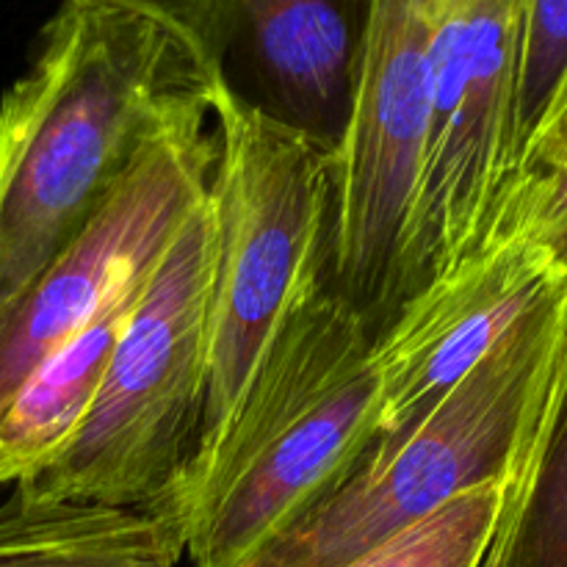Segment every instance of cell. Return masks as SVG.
Masks as SVG:
<instances>
[{"mask_svg": "<svg viewBox=\"0 0 567 567\" xmlns=\"http://www.w3.org/2000/svg\"><path fill=\"white\" fill-rule=\"evenodd\" d=\"M219 78L150 11L61 0L0 97V310L75 241L161 122Z\"/></svg>", "mask_w": 567, "mask_h": 567, "instance_id": "cell-1", "label": "cell"}, {"mask_svg": "<svg viewBox=\"0 0 567 567\" xmlns=\"http://www.w3.org/2000/svg\"><path fill=\"white\" fill-rule=\"evenodd\" d=\"M382 432L377 338L330 280L282 324L181 493L186 557L238 567L324 502Z\"/></svg>", "mask_w": 567, "mask_h": 567, "instance_id": "cell-2", "label": "cell"}, {"mask_svg": "<svg viewBox=\"0 0 567 567\" xmlns=\"http://www.w3.org/2000/svg\"><path fill=\"white\" fill-rule=\"evenodd\" d=\"M208 371L192 468L230 424L288 316L330 280L336 144L277 120L219 78ZM188 468V471H192Z\"/></svg>", "mask_w": 567, "mask_h": 567, "instance_id": "cell-3", "label": "cell"}, {"mask_svg": "<svg viewBox=\"0 0 567 567\" xmlns=\"http://www.w3.org/2000/svg\"><path fill=\"white\" fill-rule=\"evenodd\" d=\"M210 286L214 216L205 197L144 282L78 430L14 487L48 502L183 520L181 493L203 424Z\"/></svg>", "mask_w": 567, "mask_h": 567, "instance_id": "cell-4", "label": "cell"}, {"mask_svg": "<svg viewBox=\"0 0 567 567\" xmlns=\"http://www.w3.org/2000/svg\"><path fill=\"white\" fill-rule=\"evenodd\" d=\"M567 321V282L529 310L404 437L374 446L308 515L238 567H347L443 504L507 482Z\"/></svg>", "mask_w": 567, "mask_h": 567, "instance_id": "cell-5", "label": "cell"}, {"mask_svg": "<svg viewBox=\"0 0 567 567\" xmlns=\"http://www.w3.org/2000/svg\"><path fill=\"white\" fill-rule=\"evenodd\" d=\"M435 0H365L352 105L336 144L330 286L374 338L399 277L432 109Z\"/></svg>", "mask_w": 567, "mask_h": 567, "instance_id": "cell-6", "label": "cell"}, {"mask_svg": "<svg viewBox=\"0 0 567 567\" xmlns=\"http://www.w3.org/2000/svg\"><path fill=\"white\" fill-rule=\"evenodd\" d=\"M520 14L524 0H435L430 127L399 308L485 236L518 183Z\"/></svg>", "mask_w": 567, "mask_h": 567, "instance_id": "cell-7", "label": "cell"}, {"mask_svg": "<svg viewBox=\"0 0 567 567\" xmlns=\"http://www.w3.org/2000/svg\"><path fill=\"white\" fill-rule=\"evenodd\" d=\"M210 94L161 122L75 241L0 310V413L55 349L153 275L186 216L208 197L216 166Z\"/></svg>", "mask_w": 567, "mask_h": 567, "instance_id": "cell-8", "label": "cell"}, {"mask_svg": "<svg viewBox=\"0 0 567 567\" xmlns=\"http://www.w3.org/2000/svg\"><path fill=\"white\" fill-rule=\"evenodd\" d=\"M563 282L567 266L513 188L485 236L413 293L377 338L382 432L374 446L413 432Z\"/></svg>", "mask_w": 567, "mask_h": 567, "instance_id": "cell-9", "label": "cell"}, {"mask_svg": "<svg viewBox=\"0 0 567 567\" xmlns=\"http://www.w3.org/2000/svg\"><path fill=\"white\" fill-rule=\"evenodd\" d=\"M363 14L365 0H249L227 70L241 59L260 92L255 105L338 144L352 105Z\"/></svg>", "mask_w": 567, "mask_h": 567, "instance_id": "cell-10", "label": "cell"}, {"mask_svg": "<svg viewBox=\"0 0 567 567\" xmlns=\"http://www.w3.org/2000/svg\"><path fill=\"white\" fill-rule=\"evenodd\" d=\"M186 526L172 513L48 502L11 487L0 502V567H177Z\"/></svg>", "mask_w": 567, "mask_h": 567, "instance_id": "cell-11", "label": "cell"}, {"mask_svg": "<svg viewBox=\"0 0 567 567\" xmlns=\"http://www.w3.org/2000/svg\"><path fill=\"white\" fill-rule=\"evenodd\" d=\"M482 567H567V321Z\"/></svg>", "mask_w": 567, "mask_h": 567, "instance_id": "cell-12", "label": "cell"}, {"mask_svg": "<svg viewBox=\"0 0 567 567\" xmlns=\"http://www.w3.org/2000/svg\"><path fill=\"white\" fill-rule=\"evenodd\" d=\"M504 485L485 482L460 493L347 567H482L502 513Z\"/></svg>", "mask_w": 567, "mask_h": 567, "instance_id": "cell-13", "label": "cell"}, {"mask_svg": "<svg viewBox=\"0 0 567 567\" xmlns=\"http://www.w3.org/2000/svg\"><path fill=\"white\" fill-rule=\"evenodd\" d=\"M567 70V0H524L518 42V169Z\"/></svg>", "mask_w": 567, "mask_h": 567, "instance_id": "cell-14", "label": "cell"}, {"mask_svg": "<svg viewBox=\"0 0 567 567\" xmlns=\"http://www.w3.org/2000/svg\"><path fill=\"white\" fill-rule=\"evenodd\" d=\"M120 3L136 6L169 22L194 44L214 75H225L249 0H120Z\"/></svg>", "mask_w": 567, "mask_h": 567, "instance_id": "cell-15", "label": "cell"}, {"mask_svg": "<svg viewBox=\"0 0 567 567\" xmlns=\"http://www.w3.org/2000/svg\"><path fill=\"white\" fill-rule=\"evenodd\" d=\"M567 172V70L554 92L540 127L520 158L518 183L529 192L548 186Z\"/></svg>", "mask_w": 567, "mask_h": 567, "instance_id": "cell-16", "label": "cell"}, {"mask_svg": "<svg viewBox=\"0 0 567 567\" xmlns=\"http://www.w3.org/2000/svg\"><path fill=\"white\" fill-rule=\"evenodd\" d=\"M518 194L520 203H524V210L535 219L537 230H540L559 252V247H563L567 238V172L559 175L554 183H548V186L535 188V192L518 186Z\"/></svg>", "mask_w": 567, "mask_h": 567, "instance_id": "cell-17", "label": "cell"}, {"mask_svg": "<svg viewBox=\"0 0 567 567\" xmlns=\"http://www.w3.org/2000/svg\"><path fill=\"white\" fill-rule=\"evenodd\" d=\"M559 258H563V264L567 266V238H565L563 247H559Z\"/></svg>", "mask_w": 567, "mask_h": 567, "instance_id": "cell-18", "label": "cell"}]
</instances>
